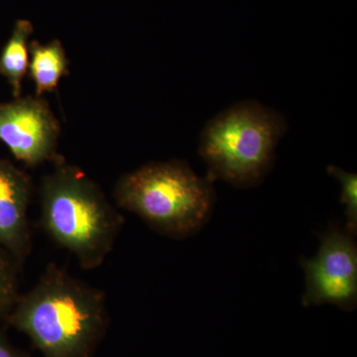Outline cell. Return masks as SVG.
<instances>
[{
    "label": "cell",
    "mask_w": 357,
    "mask_h": 357,
    "mask_svg": "<svg viewBox=\"0 0 357 357\" xmlns=\"http://www.w3.org/2000/svg\"><path fill=\"white\" fill-rule=\"evenodd\" d=\"M7 321L44 357H91L107 328L105 294L51 263Z\"/></svg>",
    "instance_id": "cell-1"
},
{
    "label": "cell",
    "mask_w": 357,
    "mask_h": 357,
    "mask_svg": "<svg viewBox=\"0 0 357 357\" xmlns=\"http://www.w3.org/2000/svg\"><path fill=\"white\" fill-rule=\"evenodd\" d=\"M40 185L41 225L86 270L100 267L114 249L123 218L100 185L59 156Z\"/></svg>",
    "instance_id": "cell-2"
},
{
    "label": "cell",
    "mask_w": 357,
    "mask_h": 357,
    "mask_svg": "<svg viewBox=\"0 0 357 357\" xmlns=\"http://www.w3.org/2000/svg\"><path fill=\"white\" fill-rule=\"evenodd\" d=\"M114 199L155 231L182 239L198 232L211 217L213 181L183 161L152 162L121 176Z\"/></svg>",
    "instance_id": "cell-3"
},
{
    "label": "cell",
    "mask_w": 357,
    "mask_h": 357,
    "mask_svg": "<svg viewBox=\"0 0 357 357\" xmlns=\"http://www.w3.org/2000/svg\"><path fill=\"white\" fill-rule=\"evenodd\" d=\"M286 129L280 114L253 100L225 109L202 133L199 152L208 165L206 177L241 189L257 185L271 170Z\"/></svg>",
    "instance_id": "cell-4"
},
{
    "label": "cell",
    "mask_w": 357,
    "mask_h": 357,
    "mask_svg": "<svg viewBox=\"0 0 357 357\" xmlns=\"http://www.w3.org/2000/svg\"><path fill=\"white\" fill-rule=\"evenodd\" d=\"M306 291L304 307L335 305L354 311L357 305V248L352 234L333 227L321 237L318 252L302 258Z\"/></svg>",
    "instance_id": "cell-5"
},
{
    "label": "cell",
    "mask_w": 357,
    "mask_h": 357,
    "mask_svg": "<svg viewBox=\"0 0 357 357\" xmlns=\"http://www.w3.org/2000/svg\"><path fill=\"white\" fill-rule=\"evenodd\" d=\"M60 133V122L43 96L0 103V140L26 166L55 161Z\"/></svg>",
    "instance_id": "cell-6"
},
{
    "label": "cell",
    "mask_w": 357,
    "mask_h": 357,
    "mask_svg": "<svg viewBox=\"0 0 357 357\" xmlns=\"http://www.w3.org/2000/svg\"><path fill=\"white\" fill-rule=\"evenodd\" d=\"M31 178L6 160H0V248L20 265L32 248L28 208L32 196Z\"/></svg>",
    "instance_id": "cell-7"
},
{
    "label": "cell",
    "mask_w": 357,
    "mask_h": 357,
    "mask_svg": "<svg viewBox=\"0 0 357 357\" xmlns=\"http://www.w3.org/2000/svg\"><path fill=\"white\" fill-rule=\"evenodd\" d=\"M29 72L35 84V96H43L57 89L63 77L69 75L70 61L60 40L47 44L37 40L29 43Z\"/></svg>",
    "instance_id": "cell-8"
},
{
    "label": "cell",
    "mask_w": 357,
    "mask_h": 357,
    "mask_svg": "<svg viewBox=\"0 0 357 357\" xmlns=\"http://www.w3.org/2000/svg\"><path fill=\"white\" fill-rule=\"evenodd\" d=\"M34 31L29 20L16 21L13 34L0 54V75L10 84L14 98H20L22 82L29 68V39Z\"/></svg>",
    "instance_id": "cell-9"
},
{
    "label": "cell",
    "mask_w": 357,
    "mask_h": 357,
    "mask_svg": "<svg viewBox=\"0 0 357 357\" xmlns=\"http://www.w3.org/2000/svg\"><path fill=\"white\" fill-rule=\"evenodd\" d=\"M21 265L0 248V323L7 321L20 299V269Z\"/></svg>",
    "instance_id": "cell-10"
},
{
    "label": "cell",
    "mask_w": 357,
    "mask_h": 357,
    "mask_svg": "<svg viewBox=\"0 0 357 357\" xmlns=\"http://www.w3.org/2000/svg\"><path fill=\"white\" fill-rule=\"evenodd\" d=\"M328 173L337 178L342 185L340 203L345 206L347 231L356 236L357 231V176L354 173L345 172L335 166H328Z\"/></svg>",
    "instance_id": "cell-11"
},
{
    "label": "cell",
    "mask_w": 357,
    "mask_h": 357,
    "mask_svg": "<svg viewBox=\"0 0 357 357\" xmlns=\"http://www.w3.org/2000/svg\"><path fill=\"white\" fill-rule=\"evenodd\" d=\"M0 357H25L10 344L1 330H0Z\"/></svg>",
    "instance_id": "cell-12"
}]
</instances>
